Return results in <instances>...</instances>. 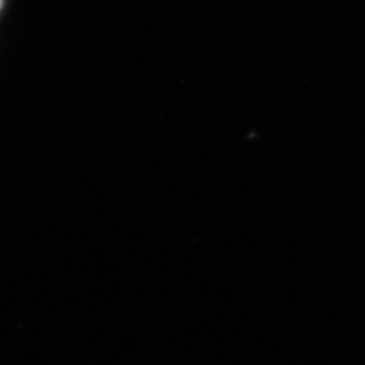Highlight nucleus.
Wrapping results in <instances>:
<instances>
[{
	"mask_svg": "<svg viewBox=\"0 0 365 365\" xmlns=\"http://www.w3.org/2000/svg\"><path fill=\"white\" fill-rule=\"evenodd\" d=\"M2 2H4V0H0V8H2Z\"/></svg>",
	"mask_w": 365,
	"mask_h": 365,
	"instance_id": "1",
	"label": "nucleus"
}]
</instances>
